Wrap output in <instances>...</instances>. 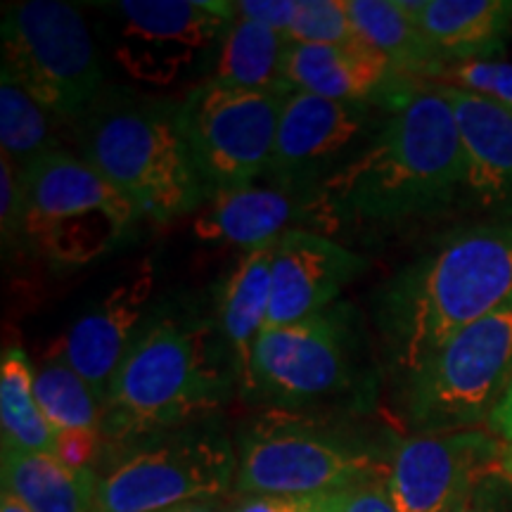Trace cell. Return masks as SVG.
<instances>
[{"mask_svg": "<svg viewBox=\"0 0 512 512\" xmlns=\"http://www.w3.org/2000/svg\"><path fill=\"white\" fill-rule=\"evenodd\" d=\"M432 86L456 114L465 152V190L484 209L512 221V107L460 88Z\"/></svg>", "mask_w": 512, "mask_h": 512, "instance_id": "cell-17", "label": "cell"}, {"mask_svg": "<svg viewBox=\"0 0 512 512\" xmlns=\"http://www.w3.org/2000/svg\"><path fill=\"white\" fill-rule=\"evenodd\" d=\"M366 268L368 261L361 254L316 230H287L273 254L271 309L264 335L330 309L344 287Z\"/></svg>", "mask_w": 512, "mask_h": 512, "instance_id": "cell-15", "label": "cell"}, {"mask_svg": "<svg viewBox=\"0 0 512 512\" xmlns=\"http://www.w3.org/2000/svg\"><path fill=\"white\" fill-rule=\"evenodd\" d=\"M512 299V221L453 230L377 290L389 368L406 382L448 339Z\"/></svg>", "mask_w": 512, "mask_h": 512, "instance_id": "cell-2", "label": "cell"}, {"mask_svg": "<svg viewBox=\"0 0 512 512\" xmlns=\"http://www.w3.org/2000/svg\"><path fill=\"white\" fill-rule=\"evenodd\" d=\"M347 10L358 41L392 62L396 72L408 79L427 83L446 67L418 22L396 0H347Z\"/></svg>", "mask_w": 512, "mask_h": 512, "instance_id": "cell-23", "label": "cell"}, {"mask_svg": "<svg viewBox=\"0 0 512 512\" xmlns=\"http://www.w3.org/2000/svg\"><path fill=\"white\" fill-rule=\"evenodd\" d=\"M74 128L79 157L117 188L138 216L174 221L209 197L183 136L178 105L102 93Z\"/></svg>", "mask_w": 512, "mask_h": 512, "instance_id": "cell-4", "label": "cell"}, {"mask_svg": "<svg viewBox=\"0 0 512 512\" xmlns=\"http://www.w3.org/2000/svg\"><path fill=\"white\" fill-rule=\"evenodd\" d=\"M349 387V309L335 304L261 335L240 394L264 411H304Z\"/></svg>", "mask_w": 512, "mask_h": 512, "instance_id": "cell-11", "label": "cell"}, {"mask_svg": "<svg viewBox=\"0 0 512 512\" xmlns=\"http://www.w3.org/2000/svg\"><path fill=\"white\" fill-rule=\"evenodd\" d=\"M24 233L53 259L100 254L136 223L138 211L74 152L53 150L19 169Z\"/></svg>", "mask_w": 512, "mask_h": 512, "instance_id": "cell-9", "label": "cell"}, {"mask_svg": "<svg viewBox=\"0 0 512 512\" xmlns=\"http://www.w3.org/2000/svg\"><path fill=\"white\" fill-rule=\"evenodd\" d=\"M392 100L344 102L302 91L287 95L268 178L275 188L309 200L316 185L368 145Z\"/></svg>", "mask_w": 512, "mask_h": 512, "instance_id": "cell-13", "label": "cell"}, {"mask_svg": "<svg viewBox=\"0 0 512 512\" xmlns=\"http://www.w3.org/2000/svg\"><path fill=\"white\" fill-rule=\"evenodd\" d=\"M31 95L8 72L0 74V143L17 169L46 152L60 150L55 124Z\"/></svg>", "mask_w": 512, "mask_h": 512, "instance_id": "cell-27", "label": "cell"}, {"mask_svg": "<svg viewBox=\"0 0 512 512\" xmlns=\"http://www.w3.org/2000/svg\"><path fill=\"white\" fill-rule=\"evenodd\" d=\"M36 370L24 349L10 347L0 361V425L3 444L36 453H55L57 434L38 408Z\"/></svg>", "mask_w": 512, "mask_h": 512, "instance_id": "cell-25", "label": "cell"}, {"mask_svg": "<svg viewBox=\"0 0 512 512\" xmlns=\"http://www.w3.org/2000/svg\"><path fill=\"white\" fill-rule=\"evenodd\" d=\"M157 512H230V503L221 501H197V503H185V505H174V508L157 510Z\"/></svg>", "mask_w": 512, "mask_h": 512, "instance_id": "cell-37", "label": "cell"}, {"mask_svg": "<svg viewBox=\"0 0 512 512\" xmlns=\"http://www.w3.org/2000/svg\"><path fill=\"white\" fill-rule=\"evenodd\" d=\"M112 17V53L140 83L169 86L226 34L233 3L216 0H119L102 5Z\"/></svg>", "mask_w": 512, "mask_h": 512, "instance_id": "cell-12", "label": "cell"}, {"mask_svg": "<svg viewBox=\"0 0 512 512\" xmlns=\"http://www.w3.org/2000/svg\"><path fill=\"white\" fill-rule=\"evenodd\" d=\"M0 512H31L19 498H15L10 491H0Z\"/></svg>", "mask_w": 512, "mask_h": 512, "instance_id": "cell-38", "label": "cell"}, {"mask_svg": "<svg viewBox=\"0 0 512 512\" xmlns=\"http://www.w3.org/2000/svg\"><path fill=\"white\" fill-rule=\"evenodd\" d=\"M233 10L242 19L287 36L297 12V0H238L233 3Z\"/></svg>", "mask_w": 512, "mask_h": 512, "instance_id": "cell-33", "label": "cell"}, {"mask_svg": "<svg viewBox=\"0 0 512 512\" xmlns=\"http://www.w3.org/2000/svg\"><path fill=\"white\" fill-rule=\"evenodd\" d=\"M344 512H399L389 498V491L384 482H373L358 486L351 491V498Z\"/></svg>", "mask_w": 512, "mask_h": 512, "instance_id": "cell-34", "label": "cell"}, {"mask_svg": "<svg viewBox=\"0 0 512 512\" xmlns=\"http://www.w3.org/2000/svg\"><path fill=\"white\" fill-rule=\"evenodd\" d=\"M294 91L344 102H389L415 79L363 43L356 46H297L290 43L283 64Z\"/></svg>", "mask_w": 512, "mask_h": 512, "instance_id": "cell-18", "label": "cell"}, {"mask_svg": "<svg viewBox=\"0 0 512 512\" xmlns=\"http://www.w3.org/2000/svg\"><path fill=\"white\" fill-rule=\"evenodd\" d=\"M349 498L351 491L240 496L230 503V512H344Z\"/></svg>", "mask_w": 512, "mask_h": 512, "instance_id": "cell-30", "label": "cell"}, {"mask_svg": "<svg viewBox=\"0 0 512 512\" xmlns=\"http://www.w3.org/2000/svg\"><path fill=\"white\" fill-rule=\"evenodd\" d=\"M512 384V299L448 339L403 382V411L418 432L477 430Z\"/></svg>", "mask_w": 512, "mask_h": 512, "instance_id": "cell-8", "label": "cell"}, {"mask_svg": "<svg viewBox=\"0 0 512 512\" xmlns=\"http://www.w3.org/2000/svg\"><path fill=\"white\" fill-rule=\"evenodd\" d=\"M155 294V268L145 259L128 278L114 285L86 316L72 325L62 342L60 356L98 396L100 406L126 351L145 328Z\"/></svg>", "mask_w": 512, "mask_h": 512, "instance_id": "cell-16", "label": "cell"}, {"mask_svg": "<svg viewBox=\"0 0 512 512\" xmlns=\"http://www.w3.org/2000/svg\"><path fill=\"white\" fill-rule=\"evenodd\" d=\"M467 169L456 114L437 86L413 83L396 95L358 155L306 200L318 228H368L437 214L465 190Z\"/></svg>", "mask_w": 512, "mask_h": 512, "instance_id": "cell-1", "label": "cell"}, {"mask_svg": "<svg viewBox=\"0 0 512 512\" xmlns=\"http://www.w3.org/2000/svg\"><path fill=\"white\" fill-rule=\"evenodd\" d=\"M486 430L494 432L505 444H512V384L508 392H505L503 401L496 406V411L491 413Z\"/></svg>", "mask_w": 512, "mask_h": 512, "instance_id": "cell-36", "label": "cell"}, {"mask_svg": "<svg viewBox=\"0 0 512 512\" xmlns=\"http://www.w3.org/2000/svg\"><path fill=\"white\" fill-rule=\"evenodd\" d=\"M299 223H309L306 197L275 185H245L214 192L192 221V233L200 242H226L249 252L302 228Z\"/></svg>", "mask_w": 512, "mask_h": 512, "instance_id": "cell-19", "label": "cell"}, {"mask_svg": "<svg viewBox=\"0 0 512 512\" xmlns=\"http://www.w3.org/2000/svg\"><path fill=\"white\" fill-rule=\"evenodd\" d=\"M285 98L204 81L178 102V121L209 197L268 176Z\"/></svg>", "mask_w": 512, "mask_h": 512, "instance_id": "cell-10", "label": "cell"}, {"mask_svg": "<svg viewBox=\"0 0 512 512\" xmlns=\"http://www.w3.org/2000/svg\"><path fill=\"white\" fill-rule=\"evenodd\" d=\"M287 41L297 46H356L347 0H297Z\"/></svg>", "mask_w": 512, "mask_h": 512, "instance_id": "cell-28", "label": "cell"}, {"mask_svg": "<svg viewBox=\"0 0 512 512\" xmlns=\"http://www.w3.org/2000/svg\"><path fill=\"white\" fill-rule=\"evenodd\" d=\"M505 486H510L503 477L489 479L475 496L465 505H460L453 512H508V503H505Z\"/></svg>", "mask_w": 512, "mask_h": 512, "instance_id": "cell-35", "label": "cell"}, {"mask_svg": "<svg viewBox=\"0 0 512 512\" xmlns=\"http://www.w3.org/2000/svg\"><path fill=\"white\" fill-rule=\"evenodd\" d=\"M3 489L31 512H91L95 472H74L55 453L24 451L3 444Z\"/></svg>", "mask_w": 512, "mask_h": 512, "instance_id": "cell-22", "label": "cell"}, {"mask_svg": "<svg viewBox=\"0 0 512 512\" xmlns=\"http://www.w3.org/2000/svg\"><path fill=\"white\" fill-rule=\"evenodd\" d=\"M430 83L460 88L512 107V64L479 60L446 64Z\"/></svg>", "mask_w": 512, "mask_h": 512, "instance_id": "cell-29", "label": "cell"}, {"mask_svg": "<svg viewBox=\"0 0 512 512\" xmlns=\"http://www.w3.org/2000/svg\"><path fill=\"white\" fill-rule=\"evenodd\" d=\"M3 72L60 124L76 126L105 93L91 29L74 5L22 0L3 10Z\"/></svg>", "mask_w": 512, "mask_h": 512, "instance_id": "cell-7", "label": "cell"}, {"mask_svg": "<svg viewBox=\"0 0 512 512\" xmlns=\"http://www.w3.org/2000/svg\"><path fill=\"white\" fill-rule=\"evenodd\" d=\"M0 230L3 242H15L24 233V188L19 169L12 159L0 152Z\"/></svg>", "mask_w": 512, "mask_h": 512, "instance_id": "cell-31", "label": "cell"}, {"mask_svg": "<svg viewBox=\"0 0 512 512\" xmlns=\"http://www.w3.org/2000/svg\"><path fill=\"white\" fill-rule=\"evenodd\" d=\"M508 444L494 432H418L399 441L384 479L399 512H453L503 477Z\"/></svg>", "mask_w": 512, "mask_h": 512, "instance_id": "cell-14", "label": "cell"}, {"mask_svg": "<svg viewBox=\"0 0 512 512\" xmlns=\"http://www.w3.org/2000/svg\"><path fill=\"white\" fill-rule=\"evenodd\" d=\"M238 389L219 323L157 316L140 330L102 403V439L121 444L214 418Z\"/></svg>", "mask_w": 512, "mask_h": 512, "instance_id": "cell-3", "label": "cell"}, {"mask_svg": "<svg viewBox=\"0 0 512 512\" xmlns=\"http://www.w3.org/2000/svg\"><path fill=\"white\" fill-rule=\"evenodd\" d=\"M418 27L444 64L494 60L512 31V0H425Z\"/></svg>", "mask_w": 512, "mask_h": 512, "instance_id": "cell-20", "label": "cell"}, {"mask_svg": "<svg viewBox=\"0 0 512 512\" xmlns=\"http://www.w3.org/2000/svg\"><path fill=\"white\" fill-rule=\"evenodd\" d=\"M503 479L512 486V444H508V451H505V460H503Z\"/></svg>", "mask_w": 512, "mask_h": 512, "instance_id": "cell-39", "label": "cell"}, {"mask_svg": "<svg viewBox=\"0 0 512 512\" xmlns=\"http://www.w3.org/2000/svg\"><path fill=\"white\" fill-rule=\"evenodd\" d=\"M287 48L290 41L283 34L235 15L221 36L219 57L207 81L245 91L290 95L294 88L283 72Z\"/></svg>", "mask_w": 512, "mask_h": 512, "instance_id": "cell-24", "label": "cell"}, {"mask_svg": "<svg viewBox=\"0 0 512 512\" xmlns=\"http://www.w3.org/2000/svg\"><path fill=\"white\" fill-rule=\"evenodd\" d=\"M278 240L249 249L230 271L219 294V328L233 356L238 392L245 389L256 342L271 309V264Z\"/></svg>", "mask_w": 512, "mask_h": 512, "instance_id": "cell-21", "label": "cell"}, {"mask_svg": "<svg viewBox=\"0 0 512 512\" xmlns=\"http://www.w3.org/2000/svg\"><path fill=\"white\" fill-rule=\"evenodd\" d=\"M105 439L100 432H62L57 434L55 456L74 472L98 470Z\"/></svg>", "mask_w": 512, "mask_h": 512, "instance_id": "cell-32", "label": "cell"}, {"mask_svg": "<svg viewBox=\"0 0 512 512\" xmlns=\"http://www.w3.org/2000/svg\"><path fill=\"white\" fill-rule=\"evenodd\" d=\"M235 448L238 496L354 491L384 482L394 451L309 411H261L242 427Z\"/></svg>", "mask_w": 512, "mask_h": 512, "instance_id": "cell-5", "label": "cell"}, {"mask_svg": "<svg viewBox=\"0 0 512 512\" xmlns=\"http://www.w3.org/2000/svg\"><path fill=\"white\" fill-rule=\"evenodd\" d=\"M34 392L43 418L55 434L62 432H100L102 406L93 389L76 370L55 358L36 370Z\"/></svg>", "mask_w": 512, "mask_h": 512, "instance_id": "cell-26", "label": "cell"}, {"mask_svg": "<svg viewBox=\"0 0 512 512\" xmlns=\"http://www.w3.org/2000/svg\"><path fill=\"white\" fill-rule=\"evenodd\" d=\"M238 448L221 415L105 444L95 470L91 512H157L221 501L235 489Z\"/></svg>", "mask_w": 512, "mask_h": 512, "instance_id": "cell-6", "label": "cell"}]
</instances>
